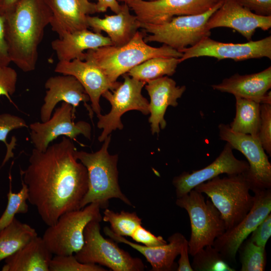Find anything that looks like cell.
Returning <instances> with one entry per match:
<instances>
[{
    "label": "cell",
    "mask_w": 271,
    "mask_h": 271,
    "mask_svg": "<svg viewBox=\"0 0 271 271\" xmlns=\"http://www.w3.org/2000/svg\"><path fill=\"white\" fill-rule=\"evenodd\" d=\"M76 149L71 139L63 137L44 152L34 148L28 166L20 169L28 189V201L48 226L63 214L80 209L87 191V169L75 158Z\"/></svg>",
    "instance_id": "obj_1"
},
{
    "label": "cell",
    "mask_w": 271,
    "mask_h": 271,
    "mask_svg": "<svg viewBox=\"0 0 271 271\" xmlns=\"http://www.w3.org/2000/svg\"><path fill=\"white\" fill-rule=\"evenodd\" d=\"M11 62L25 72L34 71L38 48L52 13L45 0H18L4 15Z\"/></svg>",
    "instance_id": "obj_2"
},
{
    "label": "cell",
    "mask_w": 271,
    "mask_h": 271,
    "mask_svg": "<svg viewBox=\"0 0 271 271\" xmlns=\"http://www.w3.org/2000/svg\"><path fill=\"white\" fill-rule=\"evenodd\" d=\"M145 31H138L127 43L120 46H106L85 52L83 60L93 64L113 83L135 66L157 57L180 58L183 53L167 45L151 46L145 41Z\"/></svg>",
    "instance_id": "obj_3"
},
{
    "label": "cell",
    "mask_w": 271,
    "mask_h": 271,
    "mask_svg": "<svg viewBox=\"0 0 271 271\" xmlns=\"http://www.w3.org/2000/svg\"><path fill=\"white\" fill-rule=\"evenodd\" d=\"M111 136L103 142L101 148L94 153L76 149V159L86 167L88 175V190L80 208L91 203H97L100 209L107 208L111 198L120 199L127 205L135 207L122 193L118 183L117 155H110L108 151Z\"/></svg>",
    "instance_id": "obj_4"
},
{
    "label": "cell",
    "mask_w": 271,
    "mask_h": 271,
    "mask_svg": "<svg viewBox=\"0 0 271 271\" xmlns=\"http://www.w3.org/2000/svg\"><path fill=\"white\" fill-rule=\"evenodd\" d=\"M194 189L205 194L220 212L226 230L240 222L252 208L254 197L244 173L219 176L202 183Z\"/></svg>",
    "instance_id": "obj_5"
},
{
    "label": "cell",
    "mask_w": 271,
    "mask_h": 271,
    "mask_svg": "<svg viewBox=\"0 0 271 271\" xmlns=\"http://www.w3.org/2000/svg\"><path fill=\"white\" fill-rule=\"evenodd\" d=\"M223 2L222 0L201 14L177 16L167 22L158 25L141 23L140 28L150 34L145 36V41L163 43L180 52L195 45L203 39L210 36L211 30L207 27V22Z\"/></svg>",
    "instance_id": "obj_6"
},
{
    "label": "cell",
    "mask_w": 271,
    "mask_h": 271,
    "mask_svg": "<svg viewBox=\"0 0 271 271\" xmlns=\"http://www.w3.org/2000/svg\"><path fill=\"white\" fill-rule=\"evenodd\" d=\"M176 204L185 209L190 218L191 232L188 250L192 256L204 247L213 245L226 230L218 209L210 200L205 201L203 194L195 189L177 198Z\"/></svg>",
    "instance_id": "obj_7"
},
{
    "label": "cell",
    "mask_w": 271,
    "mask_h": 271,
    "mask_svg": "<svg viewBox=\"0 0 271 271\" xmlns=\"http://www.w3.org/2000/svg\"><path fill=\"white\" fill-rule=\"evenodd\" d=\"M102 220L99 206L91 203L61 215L55 224L49 226L42 238L53 255L72 254L79 251L84 244V230L87 224Z\"/></svg>",
    "instance_id": "obj_8"
},
{
    "label": "cell",
    "mask_w": 271,
    "mask_h": 271,
    "mask_svg": "<svg viewBox=\"0 0 271 271\" xmlns=\"http://www.w3.org/2000/svg\"><path fill=\"white\" fill-rule=\"evenodd\" d=\"M98 221L89 222L84 230V243L74 255L80 262L98 264L113 271H143L146 266L141 259L133 257L118 247L113 240L103 237Z\"/></svg>",
    "instance_id": "obj_9"
},
{
    "label": "cell",
    "mask_w": 271,
    "mask_h": 271,
    "mask_svg": "<svg viewBox=\"0 0 271 271\" xmlns=\"http://www.w3.org/2000/svg\"><path fill=\"white\" fill-rule=\"evenodd\" d=\"M123 81L113 90H107L102 96L110 104L111 109L106 114L97 115V127L102 131L98 140L103 142L112 131L122 129V115L130 110H138L144 115L150 114L149 102L142 94L146 83L129 76L122 75Z\"/></svg>",
    "instance_id": "obj_10"
},
{
    "label": "cell",
    "mask_w": 271,
    "mask_h": 271,
    "mask_svg": "<svg viewBox=\"0 0 271 271\" xmlns=\"http://www.w3.org/2000/svg\"><path fill=\"white\" fill-rule=\"evenodd\" d=\"M219 137L241 153L249 165L244 173L250 191L271 189V164L257 137L234 132L229 124L218 125Z\"/></svg>",
    "instance_id": "obj_11"
},
{
    "label": "cell",
    "mask_w": 271,
    "mask_h": 271,
    "mask_svg": "<svg viewBox=\"0 0 271 271\" xmlns=\"http://www.w3.org/2000/svg\"><path fill=\"white\" fill-rule=\"evenodd\" d=\"M253 206L244 218L226 229L214 241L213 246L228 262L235 261L238 249L247 237L271 211V189L254 192Z\"/></svg>",
    "instance_id": "obj_12"
},
{
    "label": "cell",
    "mask_w": 271,
    "mask_h": 271,
    "mask_svg": "<svg viewBox=\"0 0 271 271\" xmlns=\"http://www.w3.org/2000/svg\"><path fill=\"white\" fill-rule=\"evenodd\" d=\"M180 62L187 59L211 57L218 61L232 59L240 61L251 59L266 57L271 59V36L257 41L244 43H223L205 38L195 45L183 49Z\"/></svg>",
    "instance_id": "obj_13"
},
{
    "label": "cell",
    "mask_w": 271,
    "mask_h": 271,
    "mask_svg": "<svg viewBox=\"0 0 271 271\" xmlns=\"http://www.w3.org/2000/svg\"><path fill=\"white\" fill-rule=\"evenodd\" d=\"M75 114L72 105L62 102L53 115L45 122H35L30 125L31 142L34 148L44 152L49 144L60 136L75 140L79 134L90 140L91 127L84 121H73Z\"/></svg>",
    "instance_id": "obj_14"
},
{
    "label": "cell",
    "mask_w": 271,
    "mask_h": 271,
    "mask_svg": "<svg viewBox=\"0 0 271 271\" xmlns=\"http://www.w3.org/2000/svg\"><path fill=\"white\" fill-rule=\"evenodd\" d=\"M222 0H133L127 4L142 23L158 25L180 16L203 14Z\"/></svg>",
    "instance_id": "obj_15"
},
{
    "label": "cell",
    "mask_w": 271,
    "mask_h": 271,
    "mask_svg": "<svg viewBox=\"0 0 271 271\" xmlns=\"http://www.w3.org/2000/svg\"><path fill=\"white\" fill-rule=\"evenodd\" d=\"M231 145L226 143L219 155L211 164L192 172H184L175 177L172 184L175 188L177 198L188 194L198 185L222 174L237 175L247 172V161L237 159L233 153Z\"/></svg>",
    "instance_id": "obj_16"
},
{
    "label": "cell",
    "mask_w": 271,
    "mask_h": 271,
    "mask_svg": "<svg viewBox=\"0 0 271 271\" xmlns=\"http://www.w3.org/2000/svg\"><path fill=\"white\" fill-rule=\"evenodd\" d=\"M207 26L210 30L219 27L232 29L250 41L256 29L267 31L270 28L271 16L256 15L235 0H223L210 17Z\"/></svg>",
    "instance_id": "obj_17"
},
{
    "label": "cell",
    "mask_w": 271,
    "mask_h": 271,
    "mask_svg": "<svg viewBox=\"0 0 271 271\" xmlns=\"http://www.w3.org/2000/svg\"><path fill=\"white\" fill-rule=\"evenodd\" d=\"M54 71L75 77L84 87L91 101V107L96 115L101 114L100 98L107 90H113L120 82H111L98 67L86 61L74 59L58 61Z\"/></svg>",
    "instance_id": "obj_18"
},
{
    "label": "cell",
    "mask_w": 271,
    "mask_h": 271,
    "mask_svg": "<svg viewBox=\"0 0 271 271\" xmlns=\"http://www.w3.org/2000/svg\"><path fill=\"white\" fill-rule=\"evenodd\" d=\"M45 87L47 91L44 98V103L40 110L42 122L50 118L56 105L60 101L71 104L74 114L80 103L83 102L90 118H92L93 112L91 106L86 103L90 101L89 97L75 77L69 75L50 77L46 81Z\"/></svg>",
    "instance_id": "obj_19"
},
{
    "label": "cell",
    "mask_w": 271,
    "mask_h": 271,
    "mask_svg": "<svg viewBox=\"0 0 271 271\" xmlns=\"http://www.w3.org/2000/svg\"><path fill=\"white\" fill-rule=\"evenodd\" d=\"M52 13L50 25L59 37L66 33L89 28L88 16L98 13L89 0H45Z\"/></svg>",
    "instance_id": "obj_20"
},
{
    "label": "cell",
    "mask_w": 271,
    "mask_h": 271,
    "mask_svg": "<svg viewBox=\"0 0 271 271\" xmlns=\"http://www.w3.org/2000/svg\"><path fill=\"white\" fill-rule=\"evenodd\" d=\"M145 86L150 98L149 122L151 132L152 134H158L160 129L166 126L164 116L168 107L178 105L177 100L182 97L186 87L177 85L174 80L167 76L150 81Z\"/></svg>",
    "instance_id": "obj_21"
},
{
    "label": "cell",
    "mask_w": 271,
    "mask_h": 271,
    "mask_svg": "<svg viewBox=\"0 0 271 271\" xmlns=\"http://www.w3.org/2000/svg\"><path fill=\"white\" fill-rule=\"evenodd\" d=\"M215 90L261 103H271V66L257 73H236L221 82L211 85Z\"/></svg>",
    "instance_id": "obj_22"
},
{
    "label": "cell",
    "mask_w": 271,
    "mask_h": 271,
    "mask_svg": "<svg viewBox=\"0 0 271 271\" xmlns=\"http://www.w3.org/2000/svg\"><path fill=\"white\" fill-rule=\"evenodd\" d=\"M103 232L114 242L126 244L142 254L150 263L153 271H172L176 269L174 261L180 254L186 239L181 233L176 232L168 238L169 243L150 247L131 242L115 234L107 226L104 227Z\"/></svg>",
    "instance_id": "obj_23"
},
{
    "label": "cell",
    "mask_w": 271,
    "mask_h": 271,
    "mask_svg": "<svg viewBox=\"0 0 271 271\" xmlns=\"http://www.w3.org/2000/svg\"><path fill=\"white\" fill-rule=\"evenodd\" d=\"M121 6L120 11L114 15H105L102 18L88 16L87 18L89 28L94 32H105L115 46L128 42L141 28V22L135 15L131 14L128 6L125 3Z\"/></svg>",
    "instance_id": "obj_24"
},
{
    "label": "cell",
    "mask_w": 271,
    "mask_h": 271,
    "mask_svg": "<svg viewBox=\"0 0 271 271\" xmlns=\"http://www.w3.org/2000/svg\"><path fill=\"white\" fill-rule=\"evenodd\" d=\"M112 45L108 37L88 29L66 33L51 43L58 61L83 60L85 51Z\"/></svg>",
    "instance_id": "obj_25"
},
{
    "label": "cell",
    "mask_w": 271,
    "mask_h": 271,
    "mask_svg": "<svg viewBox=\"0 0 271 271\" xmlns=\"http://www.w3.org/2000/svg\"><path fill=\"white\" fill-rule=\"evenodd\" d=\"M53 254L42 237L34 238L5 259L3 271H49Z\"/></svg>",
    "instance_id": "obj_26"
},
{
    "label": "cell",
    "mask_w": 271,
    "mask_h": 271,
    "mask_svg": "<svg viewBox=\"0 0 271 271\" xmlns=\"http://www.w3.org/2000/svg\"><path fill=\"white\" fill-rule=\"evenodd\" d=\"M37 236L35 229L15 217L10 223L0 230V261Z\"/></svg>",
    "instance_id": "obj_27"
},
{
    "label": "cell",
    "mask_w": 271,
    "mask_h": 271,
    "mask_svg": "<svg viewBox=\"0 0 271 271\" xmlns=\"http://www.w3.org/2000/svg\"><path fill=\"white\" fill-rule=\"evenodd\" d=\"M235 116L229 125L230 128L234 132L257 137L260 104L238 97H235Z\"/></svg>",
    "instance_id": "obj_28"
},
{
    "label": "cell",
    "mask_w": 271,
    "mask_h": 271,
    "mask_svg": "<svg viewBox=\"0 0 271 271\" xmlns=\"http://www.w3.org/2000/svg\"><path fill=\"white\" fill-rule=\"evenodd\" d=\"M180 58L157 57L149 59L130 69L127 74L146 83L165 76H172L180 64Z\"/></svg>",
    "instance_id": "obj_29"
},
{
    "label": "cell",
    "mask_w": 271,
    "mask_h": 271,
    "mask_svg": "<svg viewBox=\"0 0 271 271\" xmlns=\"http://www.w3.org/2000/svg\"><path fill=\"white\" fill-rule=\"evenodd\" d=\"M194 271H235L222 255L212 245L204 247L193 256Z\"/></svg>",
    "instance_id": "obj_30"
},
{
    "label": "cell",
    "mask_w": 271,
    "mask_h": 271,
    "mask_svg": "<svg viewBox=\"0 0 271 271\" xmlns=\"http://www.w3.org/2000/svg\"><path fill=\"white\" fill-rule=\"evenodd\" d=\"M102 220L110 224V229L115 234L122 236L131 237L134 231L142 225V219L136 212L122 210L115 212L108 208L105 209Z\"/></svg>",
    "instance_id": "obj_31"
},
{
    "label": "cell",
    "mask_w": 271,
    "mask_h": 271,
    "mask_svg": "<svg viewBox=\"0 0 271 271\" xmlns=\"http://www.w3.org/2000/svg\"><path fill=\"white\" fill-rule=\"evenodd\" d=\"M10 182V189L7 195L8 204L7 207L0 217V230L7 226L15 218L17 214H25L28 211L27 201L28 199V189L21 179L22 188L19 192L13 193L12 190L11 178Z\"/></svg>",
    "instance_id": "obj_32"
},
{
    "label": "cell",
    "mask_w": 271,
    "mask_h": 271,
    "mask_svg": "<svg viewBox=\"0 0 271 271\" xmlns=\"http://www.w3.org/2000/svg\"><path fill=\"white\" fill-rule=\"evenodd\" d=\"M241 271H263L266 264L265 248L255 244L249 239L239 247Z\"/></svg>",
    "instance_id": "obj_33"
},
{
    "label": "cell",
    "mask_w": 271,
    "mask_h": 271,
    "mask_svg": "<svg viewBox=\"0 0 271 271\" xmlns=\"http://www.w3.org/2000/svg\"><path fill=\"white\" fill-rule=\"evenodd\" d=\"M23 127H28L23 118L10 113L0 114V141L3 142L7 148V152L2 166L14 156L13 151L16 146L17 140L15 137H13L11 143H8L7 140L8 134L13 129Z\"/></svg>",
    "instance_id": "obj_34"
},
{
    "label": "cell",
    "mask_w": 271,
    "mask_h": 271,
    "mask_svg": "<svg viewBox=\"0 0 271 271\" xmlns=\"http://www.w3.org/2000/svg\"><path fill=\"white\" fill-rule=\"evenodd\" d=\"M100 265L79 261L75 255H54L49 265V271H107Z\"/></svg>",
    "instance_id": "obj_35"
},
{
    "label": "cell",
    "mask_w": 271,
    "mask_h": 271,
    "mask_svg": "<svg viewBox=\"0 0 271 271\" xmlns=\"http://www.w3.org/2000/svg\"><path fill=\"white\" fill-rule=\"evenodd\" d=\"M258 138L266 154L271 155V103L260 104Z\"/></svg>",
    "instance_id": "obj_36"
},
{
    "label": "cell",
    "mask_w": 271,
    "mask_h": 271,
    "mask_svg": "<svg viewBox=\"0 0 271 271\" xmlns=\"http://www.w3.org/2000/svg\"><path fill=\"white\" fill-rule=\"evenodd\" d=\"M18 79L16 70L9 66H0V96H6L13 103L11 96L15 92Z\"/></svg>",
    "instance_id": "obj_37"
},
{
    "label": "cell",
    "mask_w": 271,
    "mask_h": 271,
    "mask_svg": "<svg viewBox=\"0 0 271 271\" xmlns=\"http://www.w3.org/2000/svg\"><path fill=\"white\" fill-rule=\"evenodd\" d=\"M271 235V214L269 213L251 232L249 238L255 244L265 248Z\"/></svg>",
    "instance_id": "obj_38"
},
{
    "label": "cell",
    "mask_w": 271,
    "mask_h": 271,
    "mask_svg": "<svg viewBox=\"0 0 271 271\" xmlns=\"http://www.w3.org/2000/svg\"><path fill=\"white\" fill-rule=\"evenodd\" d=\"M132 239L147 246H158L168 242L161 236H156L142 225L137 227L131 235Z\"/></svg>",
    "instance_id": "obj_39"
},
{
    "label": "cell",
    "mask_w": 271,
    "mask_h": 271,
    "mask_svg": "<svg viewBox=\"0 0 271 271\" xmlns=\"http://www.w3.org/2000/svg\"><path fill=\"white\" fill-rule=\"evenodd\" d=\"M242 7L254 14L271 16V0H235Z\"/></svg>",
    "instance_id": "obj_40"
},
{
    "label": "cell",
    "mask_w": 271,
    "mask_h": 271,
    "mask_svg": "<svg viewBox=\"0 0 271 271\" xmlns=\"http://www.w3.org/2000/svg\"><path fill=\"white\" fill-rule=\"evenodd\" d=\"M4 17L0 14V66H9L11 63L5 35Z\"/></svg>",
    "instance_id": "obj_41"
},
{
    "label": "cell",
    "mask_w": 271,
    "mask_h": 271,
    "mask_svg": "<svg viewBox=\"0 0 271 271\" xmlns=\"http://www.w3.org/2000/svg\"><path fill=\"white\" fill-rule=\"evenodd\" d=\"M178 262L177 271H194L189 259L188 241L186 238L183 242Z\"/></svg>",
    "instance_id": "obj_42"
},
{
    "label": "cell",
    "mask_w": 271,
    "mask_h": 271,
    "mask_svg": "<svg viewBox=\"0 0 271 271\" xmlns=\"http://www.w3.org/2000/svg\"><path fill=\"white\" fill-rule=\"evenodd\" d=\"M96 3L98 13H103L109 9L114 13H118L121 9V5L116 0H97Z\"/></svg>",
    "instance_id": "obj_43"
},
{
    "label": "cell",
    "mask_w": 271,
    "mask_h": 271,
    "mask_svg": "<svg viewBox=\"0 0 271 271\" xmlns=\"http://www.w3.org/2000/svg\"><path fill=\"white\" fill-rule=\"evenodd\" d=\"M18 0H0V14L4 15Z\"/></svg>",
    "instance_id": "obj_44"
},
{
    "label": "cell",
    "mask_w": 271,
    "mask_h": 271,
    "mask_svg": "<svg viewBox=\"0 0 271 271\" xmlns=\"http://www.w3.org/2000/svg\"><path fill=\"white\" fill-rule=\"evenodd\" d=\"M118 3L119 2H123V3L128 4L130 2H132L133 0H116Z\"/></svg>",
    "instance_id": "obj_45"
},
{
    "label": "cell",
    "mask_w": 271,
    "mask_h": 271,
    "mask_svg": "<svg viewBox=\"0 0 271 271\" xmlns=\"http://www.w3.org/2000/svg\"><path fill=\"white\" fill-rule=\"evenodd\" d=\"M149 1H156V0H148Z\"/></svg>",
    "instance_id": "obj_46"
}]
</instances>
